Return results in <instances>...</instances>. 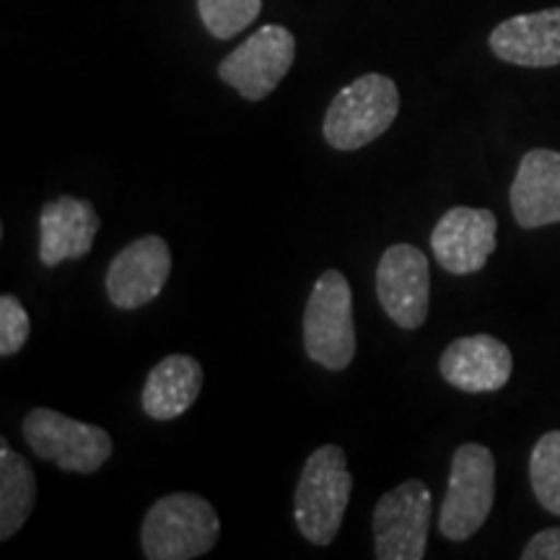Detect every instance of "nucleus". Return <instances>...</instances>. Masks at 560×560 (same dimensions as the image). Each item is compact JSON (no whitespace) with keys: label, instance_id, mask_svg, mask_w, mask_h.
Listing matches in <instances>:
<instances>
[{"label":"nucleus","instance_id":"f257e3e1","mask_svg":"<svg viewBox=\"0 0 560 560\" xmlns=\"http://www.w3.org/2000/svg\"><path fill=\"white\" fill-rule=\"evenodd\" d=\"M221 520L198 493H170L159 499L140 527V545L149 560H192L215 548Z\"/></svg>","mask_w":560,"mask_h":560},{"label":"nucleus","instance_id":"f03ea898","mask_svg":"<svg viewBox=\"0 0 560 560\" xmlns=\"http://www.w3.org/2000/svg\"><path fill=\"white\" fill-rule=\"evenodd\" d=\"M353 475L348 472L346 452L335 444L314 450L301 470L293 501V516L301 535L312 545H330L342 527Z\"/></svg>","mask_w":560,"mask_h":560},{"label":"nucleus","instance_id":"7ed1b4c3","mask_svg":"<svg viewBox=\"0 0 560 560\" xmlns=\"http://www.w3.org/2000/svg\"><path fill=\"white\" fill-rule=\"evenodd\" d=\"M400 115V91L389 75L366 73L335 94L322 136L335 151H359L374 143Z\"/></svg>","mask_w":560,"mask_h":560},{"label":"nucleus","instance_id":"20e7f679","mask_svg":"<svg viewBox=\"0 0 560 560\" xmlns=\"http://www.w3.org/2000/svg\"><path fill=\"white\" fill-rule=\"evenodd\" d=\"M304 350L322 369L342 371L355 355L353 293L340 270H325L304 310Z\"/></svg>","mask_w":560,"mask_h":560},{"label":"nucleus","instance_id":"39448f33","mask_svg":"<svg viewBox=\"0 0 560 560\" xmlns=\"http://www.w3.org/2000/svg\"><path fill=\"white\" fill-rule=\"evenodd\" d=\"M495 501V459L482 444H462L452 457L439 529L446 540L465 542L488 522Z\"/></svg>","mask_w":560,"mask_h":560},{"label":"nucleus","instance_id":"423d86ee","mask_svg":"<svg viewBox=\"0 0 560 560\" xmlns=\"http://www.w3.org/2000/svg\"><path fill=\"white\" fill-rule=\"evenodd\" d=\"M24 441L39 459L60 470L91 475L112 457V436L100 425L68 418L58 410L34 408L24 418Z\"/></svg>","mask_w":560,"mask_h":560},{"label":"nucleus","instance_id":"0eeeda50","mask_svg":"<svg viewBox=\"0 0 560 560\" xmlns=\"http://www.w3.org/2000/svg\"><path fill=\"white\" fill-rule=\"evenodd\" d=\"M296 60V39L285 26L268 24L219 62V79L244 100H268Z\"/></svg>","mask_w":560,"mask_h":560},{"label":"nucleus","instance_id":"6e6552de","mask_svg":"<svg viewBox=\"0 0 560 560\" xmlns=\"http://www.w3.org/2000/svg\"><path fill=\"white\" fill-rule=\"evenodd\" d=\"M431 490L405 480L384 493L374 509V548L380 560H420L431 527Z\"/></svg>","mask_w":560,"mask_h":560},{"label":"nucleus","instance_id":"1a4fd4ad","mask_svg":"<svg viewBox=\"0 0 560 560\" xmlns=\"http://www.w3.org/2000/svg\"><path fill=\"white\" fill-rule=\"evenodd\" d=\"M376 296L387 317L402 330H418L429 319L431 268L412 244H392L376 268Z\"/></svg>","mask_w":560,"mask_h":560},{"label":"nucleus","instance_id":"9d476101","mask_svg":"<svg viewBox=\"0 0 560 560\" xmlns=\"http://www.w3.org/2000/svg\"><path fill=\"white\" fill-rule=\"evenodd\" d=\"M499 219L488 208L454 206L431 231V252L452 276H472L486 268L495 252Z\"/></svg>","mask_w":560,"mask_h":560},{"label":"nucleus","instance_id":"9b49d317","mask_svg":"<svg viewBox=\"0 0 560 560\" xmlns=\"http://www.w3.org/2000/svg\"><path fill=\"white\" fill-rule=\"evenodd\" d=\"M172 272V252L161 236L130 242L107 270V296L117 310H140L164 291Z\"/></svg>","mask_w":560,"mask_h":560},{"label":"nucleus","instance_id":"f8f14e48","mask_svg":"<svg viewBox=\"0 0 560 560\" xmlns=\"http://www.w3.org/2000/svg\"><path fill=\"white\" fill-rule=\"evenodd\" d=\"M439 371L454 389L470 392V395L499 392L514 374V355L506 342L493 335H467L446 346Z\"/></svg>","mask_w":560,"mask_h":560},{"label":"nucleus","instance_id":"ddd939ff","mask_svg":"<svg viewBox=\"0 0 560 560\" xmlns=\"http://www.w3.org/2000/svg\"><path fill=\"white\" fill-rule=\"evenodd\" d=\"M509 202L522 229L560 223V153L550 149L524 153L511 182Z\"/></svg>","mask_w":560,"mask_h":560},{"label":"nucleus","instance_id":"4468645a","mask_svg":"<svg viewBox=\"0 0 560 560\" xmlns=\"http://www.w3.org/2000/svg\"><path fill=\"white\" fill-rule=\"evenodd\" d=\"M490 52L522 68L560 66V9L522 13L490 32Z\"/></svg>","mask_w":560,"mask_h":560},{"label":"nucleus","instance_id":"2eb2a0df","mask_svg":"<svg viewBox=\"0 0 560 560\" xmlns=\"http://www.w3.org/2000/svg\"><path fill=\"white\" fill-rule=\"evenodd\" d=\"M100 213L89 200L62 195L39 213V260L47 268L86 257L100 231Z\"/></svg>","mask_w":560,"mask_h":560},{"label":"nucleus","instance_id":"dca6fc26","mask_svg":"<svg viewBox=\"0 0 560 560\" xmlns=\"http://www.w3.org/2000/svg\"><path fill=\"white\" fill-rule=\"evenodd\" d=\"M202 389V366L192 355L174 353L151 369L140 392L143 412L153 420H174L185 416Z\"/></svg>","mask_w":560,"mask_h":560},{"label":"nucleus","instance_id":"f3484780","mask_svg":"<svg viewBox=\"0 0 560 560\" xmlns=\"http://www.w3.org/2000/svg\"><path fill=\"white\" fill-rule=\"evenodd\" d=\"M37 480L30 462L0 439V540H11L32 516Z\"/></svg>","mask_w":560,"mask_h":560},{"label":"nucleus","instance_id":"a211bd4d","mask_svg":"<svg viewBox=\"0 0 560 560\" xmlns=\"http://www.w3.org/2000/svg\"><path fill=\"white\" fill-rule=\"evenodd\" d=\"M529 482L537 503L560 516V431L542 433L532 446Z\"/></svg>","mask_w":560,"mask_h":560},{"label":"nucleus","instance_id":"6ab92c4d","mask_svg":"<svg viewBox=\"0 0 560 560\" xmlns=\"http://www.w3.org/2000/svg\"><path fill=\"white\" fill-rule=\"evenodd\" d=\"M262 0H198V13L215 39H231L255 24Z\"/></svg>","mask_w":560,"mask_h":560},{"label":"nucleus","instance_id":"aec40b11","mask_svg":"<svg viewBox=\"0 0 560 560\" xmlns=\"http://www.w3.org/2000/svg\"><path fill=\"white\" fill-rule=\"evenodd\" d=\"M32 319L30 312L24 310V304L11 293L0 296V355L11 359L24 348L26 338H30Z\"/></svg>","mask_w":560,"mask_h":560},{"label":"nucleus","instance_id":"412c9836","mask_svg":"<svg viewBox=\"0 0 560 560\" xmlns=\"http://www.w3.org/2000/svg\"><path fill=\"white\" fill-rule=\"evenodd\" d=\"M522 560H560V527L537 532L522 550Z\"/></svg>","mask_w":560,"mask_h":560}]
</instances>
